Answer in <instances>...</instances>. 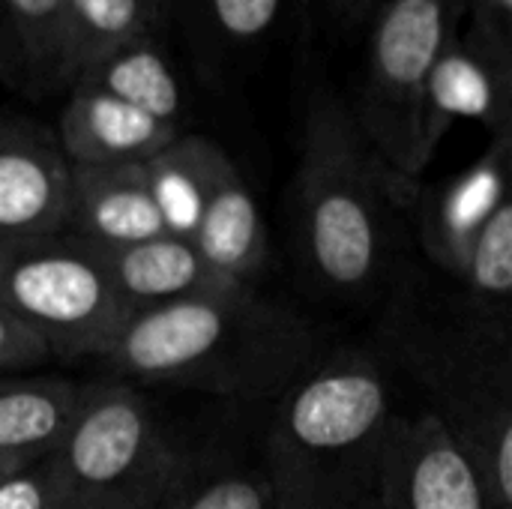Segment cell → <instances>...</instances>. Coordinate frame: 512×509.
<instances>
[{"label":"cell","mask_w":512,"mask_h":509,"mask_svg":"<svg viewBox=\"0 0 512 509\" xmlns=\"http://www.w3.org/2000/svg\"><path fill=\"white\" fill-rule=\"evenodd\" d=\"M396 420L378 357L342 348L312 363L276 396L264 480L270 509H360L378 492Z\"/></svg>","instance_id":"1"},{"label":"cell","mask_w":512,"mask_h":509,"mask_svg":"<svg viewBox=\"0 0 512 509\" xmlns=\"http://www.w3.org/2000/svg\"><path fill=\"white\" fill-rule=\"evenodd\" d=\"M417 183L399 177L363 138L348 102L330 87L309 96L294 174V246L306 276L333 297L381 285L396 216Z\"/></svg>","instance_id":"2"},{"label":"cell","mask_w":512,"mask_h":509,"mask_svg":"<svg viewBox=\"0 0 512 509\" xmlns=\"http://www.w3.org/2000/svg\"><path fill=\"white\" fill-rule=\"evenodd\" d=\"M315 357L303 318L255 288L138 309L105 363L126 381L225 399L279 396Z\"/></svg>","instance_id":"3"},{"label":"cell","mask_w":512,"mask_h":509,"mask_svg":"<svg viewBox=\"0 0 512 509\" xmlns=\"http://www.w3.org/2000/svg\"><path fill=\"white\" fill-rule=\"evenodd\" d=\"M453 315L438 321L414 306L390 309L387 342L471 465L486 509H512L510 324L486 321L462 303Z\"/></svg>","instance_id":"4"},{"label":"cell","mask_w":512,"mask_h":509,"mask_svg":"<svg viewBox=\"0 0 512 509\" xmlns=\"http://www.w3.org/2000/svg\"><path fill=\"white\" fill-rule=\"evenodd\" d=\"M48 456L72 509H171L186 489L180 456L129 384L84 387L69 432Z\"/></svg>","instance_id":"5"},{"label":"cell","mask_w":512,"mask_h":509,"mask_svg":"<svg viewBox=\"0 0 512 509\" xmlns=\"http://www.w3.org/2000/svg\"><path fill=\"white\" fill-rule=\"evenodd\" d=\"M0 303L63 360H105L135 315L99 252L66 231L0 240Z\"/></svg>","instance_id":"6"},{"label":"cell","mask_w":512,"mask_h":509,"mask_svg":"<svg viewBox=\"0 0 512 509\" xmlns=\"http://www.w3.org/2000/svg\"><path fill=\"white\" fill-rule=\"evenodd\" d=\"M462 18L459 0H381L366 18L363 75L348 108L372 150L414 183L423 174L417 153L423 90Z\"/></svg>","instance_id":"7"},{"label":"cell","mask_w":512,"mask_h":509,"mask_svg":"<svg viewBox=\"0 0 512 509\" xmlns=\"http://www.w3.org/2000/svg\"><path fill=\"white\" fill-rule=\"evenodd\" d=\"M459 120L480 123L492 138L512 135V42L474 27L459 30L435 60L420 105V165L435 159Z\"/></svg>","instance_id":"8"},{"label":"cell","mask_w":512,"mask_h":509,"mask_svg":"<svg viewBox=\"0 0 512 509\" xmlns=\"http://www.w3.org/2000/svg\"><path fill=\"white\" fill-rule=\"evenodd\" d=\"M378 509H486L477 477L429 414H396L381 456Z\"/></svg>","instance_id":"9"},{"label":"cell","mask_w":512,"mask_h":509,"mask_svg":"<svg viewBox=\"0 0 512 509\" xmlns=\"http://www.w3.org/2000/svg\"><path fill=\"white\" fill-rule=\"evenodd\" d=\"M510 159L512 135L492 138L468 168L417 201V240L432 267L453 282L465 273L474 243L492 213L510 201Z\"/></svg>","instance_id":"10"},{"label":"cell","mask_w":512,"mask_h":509,"mask_svg":"<svg viewBox=\"0 0 512 509\" xmlns=\"http://www.w3.org/2000/svg\"><path fill=\"white\" fill-rule=\"evenodd\" d=\"M69 159L57 135L24 117L0 114V240L63 231Z\"/></svg>","instance_id":"11"},{"label":"cell","mask_w":512,"mask_h":509,"mask_svg":"<svg viewBox=\"0 0 512 509\" xmlns=\"http://www.w3.org/2000/svg\"><path fill=\"white\" fill-rule=\"evenodd\" d=\"M63 231L99 252L165 234L144 165H69Z\"/></svg>","instance_id":"12"},{"label":"cell","mask_w":512,"mask_h":509,"mask_svg":"<svg viewBox=\"0 0 512 509\" xmlns=\"http://www.w3.org/2000/svg\"><path fill=\"white\" fill-rule=\"evenodd\" d=\"M180 132L102 90L69 87L54 135L69 165H144Z\"/></svg>","instance_id":"13"},{"label":"cell","mask_w":512,"mask_h":509,"mask_svg":"<svg viewBox=\"0 0 512 509\" xmlns=\"http://www.w3.org/2000/svg\"><path fill=\"white\" fill-rule=\"evenodd\" d=\"M99 252V249H96ZM114 288L129 303L132 312L153 309L165 303L195 300V297H216L240 291L243 285H234L225 279L192 240L159 234L153 240L126 246V249H108L99 252Z\"/></svg>","instance_id":"14"},{"label":"cell","mask_w":512,"mask_h":509,"mask_svg":"<svg viewBox=\"0 0 512 509\" xmlns=\"http://www.w3.org/2000/svg\"><path fill=\"white\" fill-rule=\"evenodd\" d=\"M192 243L234 285L255 288L267 267V225L252 189L228 159L198 216Z\"/></svg>","instance_id":"15"},{"label":"cell","mask_w":512,"mask_h":509,"mask_svg":"<svg viewBox=\"0 0 512 509\" xmlns=\"http://www.w3.org/2000/svg\"><path fill=\"white\" fill-rule=\"evenodd\" d=\"M69 87L102 90L171 126H180L186 114V90L180 75L153 33L90 63Z\"/></svg>","instance_id":"16"},{"label":"cell","mask_w":512,"mask_h":509,"mask_svg":"<svg viewBox=\"0 0 512 509\" xmlns=\"http://www.w3.org/2000/svg\"><path fill=\"white\" fill-rule=\"evenodd\" d=\"M84 387L63 378H0V453L33 462L57 450Z\"/></svg>","instance_id":"17"},{"label":"cell","mask_w":512,"mask_h":509,"mask_svg":"<svg viewBox=\"0 0 512 509\" xmlns=\"http://www.w3.org/2000/svg\"><path fill=\"white\" fill-rule=\"evenodd\" d=\"M231 156L210 138L180 132L165 150L144 162L150 195L159 207L165 234L192 240L216 174Z\"/></svg>","instance_id":"18"},{"label":"cell","mask_w":512,"mask_h":509,"mask_svg":"<svg viewBox=\"0 0 512 509\" xmlns=\"http://www.w3.org/2000/svg\"><path fill=\"white\" fill-rule=\"evenodd\" d=\"M159 0H66L60 87H69L90 63L153 33Z\"/></svg>","instance_id":"19"},{"label":"cell","mask_w":512,"mask_h":509,"mask_svg":"<svg viewBox=\"0 0 512 509\" xmlns=\"http://www.w3.org/2000/svg\"><path fill=\"white\" fill-rule=\"evenodd\" d=\"M63 21L66 0H0V42L33 90L60 87Z\"/></svg>","instance_id":"20"},{"label":"cell","mask_w":512,"mask_h":509,"mask_svg":"<svg viewBox=\"0 0 512 509\" xmlns=\"http://www.w3.org/2000/svg\"><path fill=\"white\" fill-rule=\"evenodd\" d=\"M462 306L474 315L510 324L512 297V201H504L480 231L465 273L456 279Z\"/></svg>","instance_id":"21"},{"label":"cell","mask_w":512,"mask_h":509,"mask_svg":"<svg viewBox=\"0 0 512 509\" xmlns=\"http://www.w3.org/2000/svg\"><path fill=\"white\" fill-rule=\"evenodd\" d=\"M288 6L291 0H198V18L219 45L243 51L267 42Z\"/></svg>","instance_id":"22"},{"label":"cell","mask_w":512,"mask_h":509,"mask_svg":"<svg viewBox=\"0 0 512 509\" xmlns=\"http://www.w3.org/2000/svg\"><path fill=\"white\" fill-rule=\"evenodd\" d=\"M171 509H270V492L261 471H228L204 483H186Z\"/></svg>","instance_id":"23"},{"label":"cell","mask_w":512,"mask_h":509,"mask_svg":"<svg viewBox=\"0 0 512 509\" xmlns=\"http://www.w3.org/2000/svg\"><path fill=\"white\" fill-rule=\"evenodd\" d=\"M0 509H72L51 456L33 459L0 480Z\"/></svg>","instance_id":"24"},{"label":"cell","mask_w":512,"mask_h":509,"mask_svg":"<svg viewBox=\"0 0 512 509\" xmlns=\"http://www.w3.org/2000/svg\"><path fill=\"white\" fill-rule=\"evenodd\" d=\"M51 357L48 345L0 303V369H30Z\"/></svg>","instance_id":"25"},{"label":"cell","mask_w":512,"mask_h":509,"mask_svg":"<svg viewBox=\"0 0 512 509\" xmlns=\"http://www.w3.org/2000/svg\"><path fill=\"white\" fill-rule=\"evenodd\" d=\"M462 12L468 15V27L512 42V0H459Z\"/></svg>","instance_id":"26"},{"label":"cell","mask_w":512,"mask_h":509,"mask_svg":"<svg viewBox=\"0 0 512 509\" xmlns=\"http://www.w3.org/2000/svg\"><path fill=\"white\" fill-rule=\"evenodd\" d=\"M378 3H381V0H324L330 18H333L339 27H357V24H363V21L372 15V9H375Z\"/></svg>","instance_id":"27"},{"label":"cell","mask_w":512,"mask_h":509,"mask_svg":"<svg viewBox=\"0 0 512 509\" xmlns=\"http://www.w3.org/2000/svg\"><path fill=\"white\" fill-rule=\"evenodd\" d=\"M21 465H27V462H21V459H12V456H3V453H0V480H3L6 474L18 471Z\"/></svg>","instance_id":"28"},{"label":"cell","mask_w":512,"mask_h":509,"mask_svg":"<svg viewBox=\"0 0 512 509\" xmlns=\"http://www.w3.org/2000/svg\"><path fill=\"white\" fill-rule=\"evenodd\" d=\"M360 509H378V501L372 498V501H366V504H363V507H360Z\"/></svg>","instance_id":"29"}]
</instances>
